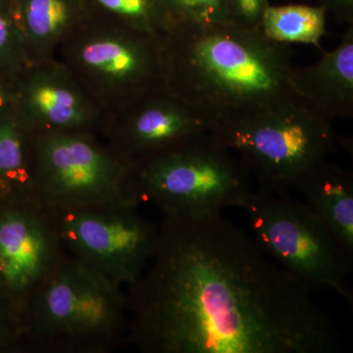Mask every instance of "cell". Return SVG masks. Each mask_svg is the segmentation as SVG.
Masks as SVG:
<instances>
[{"instance_id":"obj_8","label":"cell","mask_w":353,"mask_h":353,"mask_svg":"<svg viewBox=\"0 0 353 353\" xmlns=\"http://www.w3.org/2000/svg\"><path fill=\"white\" fill-rule=\"evenodd\" d=\"M241 209L254 240L290 277L309 292L328 290L352 303L347 276L352 263L305 202L257 188Z\"/></svg>"},{"instance_id":"obj_24","label":"cell","mask_w":353,"mask_h":353,"mask_svg":"<svg viewBox=\"0 0 353 353\" xmlns=\"http://www.w3.org/2000/svg\"><path fill=\"white\" fill-rule=\"evenodd\" d=\"M7 99L6 97H2L1 94H0V112H1L2 109H3L4 105H6Z\"/></svg>"},{"instance_id":"obj_19","label":"cell","mask_w":353,"mask_h":353,"mask_svg":"<svg viewBox=\"0 0 353 353\" xmlns=\"http://www.w3.org/2000/svg\"><path fill=\"white\" fill-rule=\"evenodd\" d=\"M31 66L10 0H0V94L8 99Z\"/></svg>"},{"instance_id":"obj_20","label":"cell","mask_w":353,"mask_h":353,"mask_svg":"<svg viewBox=\"0 0 353 353\" xmlns=\"http://www.w3.org/2000/svg\"><path fill=\"white\" fill-rule=\"evenodd\" d=\"M175 23L228 24L227 0H163Z\"/></svg>"},{"instance_id":"obj_4","label":"cell","mask_w":353,"mask_h":353,"mask_svg":"<svg viewBox=\"0 0 353 353\" xmlns=\"http://www.w3.org/2000/svg\"><path fill=\"white\" fill-rule=\"evenodd\" d=\"M32 189L48 212L141 203L134 162L94 132L34 134Z\"/></svg>"},{"instance_id":"obj_10","label":"cell","mask_w":353,"mask_h":353,"mask_svg":"<svg viewBox=\"0 0 353 353\" xmlns=\"http://www.w3.org/2000/svg\"><path fill=\"white\" fill-rule=\"evenodd\" d=\"M213 128L199 109L163 85L106 115L99 137L136 163L194 143Z\"/></svg>"},{"instance_id":"obj_16","label":"cell","mask_w":353,"mask_h":353,"mask_svg":"<svg viewBox=\"0 0 353 353\" xmlns=\"http://www.w3.org/2000/svg\"><path fill=\"white\" fill-rule=\"evenodd\" d=\"M32 138L34 134L6 101L0 112V197L7 201H34Z\"/></svg>"},{"instance_id":"obj_6","label":"cell","mask_w":353,"mask_h":353,"mask_svg":"<svg viewBox=\"0 0 353 353\" xmlns=\"http://www.w3.org/2000/svg\"><path fill=\"white\" fill-rule=\"evenodd\" d=\"M252 176L243 160L211 134L134 163L139 199L163 217L241 208L252 190Z\"/></svg>"},{"instance_id":"obj_22","label":"cell","mask_w":353,"mask_h":353,"mask_svg":"<svg viewBox=\"0 0 353 353\" xmlns=\"http://www.w3.org/2000/svg\"><path fill=\"white\" fill-rule=\"evenodd\" d=\"M25 334L22 307L14 304L6 308L0 303V345L12 341H25Z\"/></svg>"},{"instance_id":"obj_21","label":"cell","mask_w":353,"mask_h":353,"mask_svg":"<svg viewBox=\"0 0 353 353\" xmlns=\"http://www.w3.org/2000/svg\"><path fill=\"white\" fill-rule=\"evenodd\" d=\"M229 21L236 27L248 30L261 29L268 0H227Z\"/></svg>"},{"instance_id":"obj_3","label":"cell","mask_w":353,"mask_h":353,"mask_svg":"<svg viewBox=\"0 0 353 353\" xmlns=\"http://www.w3.org/2000/svg\"><path fill=\"white\" fill-rule=\"evenodd\" d=\"M22 310L32 348L101 353L128 341L126 288L67 253Z\"/></svg>"},{"instance_id":"obj_2","label":"cell","mask_w":353,"mask_h":353,"mask_svg":"<svg viewBox=\"0 0 353 353\" xmlns=\"http://www.w3.org/2000/svg\"><path fill=\"white\" fill-rule=\"evenodd\" d=\"M161 46L165 87L204 114L213 130L301 97L289 44L261 29L175 23Z\"/></svg>"},{"instance_id":"obj_7","label":"cell","mask_w":353,"mask_h":353,"mask_svg":"<svg viewBox=\"0 0 353 353\" xmlns=\"http://www.w3.org/2000/svg\"><path fill=\"white\" fill-rule=\"evenodd\" d=\"M211 134L236 153L256 178L259 189L288 192L309 168L326 159L336 145L332 120L296 97Z\"/></svg>"},{"instance_id":"obj_9","label":"cell","mask_w":353,"mask_h":353,"mask_svg":"<svg viewBox=\"0 0 353 353\" xmlns=\"http://www.w3.org/2000/svg\"><path fill=\"white\" fill-rule=\"evenodd\" d=\"M139 206L48 212L67 254L126 288L145 270L159 234Z\"/></svg>"},{"instance_id":"obj_1","label":"cell","mask_w":353,"mask_h":353,"mask_svg":"<svg viewBox=\"0 0 353 353\" xmlns=\"http://www.w3.org/2000/svg\"><path fill=\"white\" fill-rule=\"evenodd\" d=\"M128 341L145 353H332L329 317L222 213L163 217L126 287Z\"/></svg>"},{"instance_id":"obj_11","label":"cell","mask_w":353,"mask_h":353,"mask_svg":"<svg viewBox=\"0 0 353 353\" xmlns=\"http://www.w3.org/2000/svg\"><path fill=\"white\" fill-rule=\"evenodd\" d=\"M7 101L32 134L88 132L99 136L106 117L57 57L32 64Z\"/></svg>"},{"instance_id":"obj_18","label":"cell","mask_w":353,"mask_h":353,"mask_svg":"<svg viewBox=\"0 0 353 353\" xmlns=\"http://www.w3.org/2000/svg\"><path fill=\"white\" fill-rule=\"evenodd\" d=\"M88 2L94 12L157 36H162L175 24L163 0H88Z\"/></svg>"},{"instance_id":"obj_25","label":"cell","mask_w":353,"mask_h":353,"mask_svg":"<svg viewBox=\"0 0 353 353\" xmlns=\"http://www.w3.org/2000/svg\"><path fill=\"white\" fill-rule=\"evenodd\" d=\"M0 290H3V292H6V289H4L3 281H2L1 275H0ZM6 294H7V292H6Z\"/></svg>"},{"instance_id":"obj_12","label":"cell","mask_w":353,"mask_h":353,"mask_svg":"<svg viewBox=\"0 0 353 353\" xmlns=\"http://www.w3.org/2000/svg\"><path fill=\"white\" fill-rule=\"evenodd\" d=\"M7 202L0 209V275L22 307L66 252L46 209L34 201Z\"/></svg>"},{"instance_id":"obj_17","label":"cell","mask_w":353,"mask_h":353,"mask_svg":"<svg viewBox=\"0 0 353 353\" xmlns=\"http://www.w3.org/2000/svg\"><path fill=\"white\" fill-rule=\"evenodd\" d=\"M325 13L321 6H269L262 19L261 31L278 43L320 46L325 34Z\"/></svg>"},{"instance_id":"obj_5","label":"cell","mask_w":353,"mask_h":353,"mask_svg":"<svg viewBox=\"0 0 353 353\" xmlns=\"http://www.w3.org/2000/svg\"><path fill=\"white\" fill-rule=\"evenodd\" d=\"M57 57L106 115L165 85L161 36L94 11L65 37Z\"/></svg>"},{"instance_id":"obj_14","label":"cell","mask_w":353,"mask_h":353,"mask_svg":"<svg viewBox=\"0 0 353 353\" xmlns=\"http://www.w3.org/2000/svg\"><path fill=\"white\" fill-rule=\"evenodd\" d=\"M296 188L338 241L345 256L353 260V175L323 159L297 179Z\"/></svg>"},{"instance_id":"obj_23","label":"cell","mask_w":353,"mask_h":353,"mask_svg":"<svg viewBox=\"0 0 353 353\" xmlns=\"http://www.w3.org/2000/svg\"><path fill=\"white\" fill-rule=\"evenodd\" d=\"M321 7L336 14L341 22L353 25V0H324Z\"/></svg>"},{"instance_id":"obj_15","label":"cell","mask_w":353,"mask_h":353,"mask_svg":"<svg viewBox=\"0 0 353 353\" xmlns=\"http://www.w3.org/2000/svg\"><path fill=\"white\" fill-rule=\"evenodd\" d=\"M10 3L32 65L57 58L65 37L94 12L88 0H10Z\"/></svg>"},{"instance_id":"obj_13","label":"cell","mask_w":353,"mask_h":353,"mask_svg":"<svg viewBox=\"0 0 353 353\" xmlns=\"http://www.w3.org/2000/svg\"><path fill=\"white\" fill-rule=\"evenodd\" d=\"M297 94L333 121L353 116V25L318 63L294 69Z\"/></svg>"}]
</instances>
